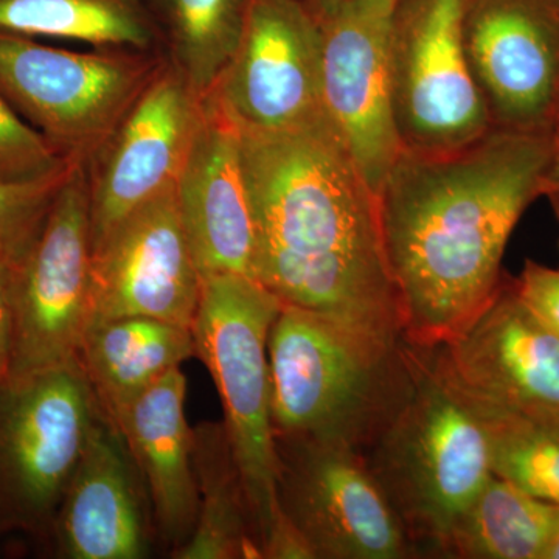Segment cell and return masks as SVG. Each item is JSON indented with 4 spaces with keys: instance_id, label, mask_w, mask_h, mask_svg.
<instances>
[{
    "instance_id": "cell-1",
    "label": "cell",
    "mask_w": 559,
    "mask_h": 559,
    "mask_svg": "<svg viewBox=\"0 0 559 559\" xmlns=\"http://www.w3.org/2000/svg\"><path fill=\"white\" fill-rule=\"evenodd\" d=\"M551 150L554 131L492 128L451 153L400 154L378 207L407 344H447L498 293L503 253L543 197Z\"/></svg>"
},
{
    "instance_id": "cell-2",
    "label": "cell",
    "mask_w": 559,
    "mask_h": 559,
    "mask_svg": "<svg viewBox=\"0 0 559 559\" xmlns=\"http://www.w3.org/2000/svg\"><path fill=\"white\" fill-rule=\"evenodd\" d=\"M237 127L257 226L253 280L282 305L403 341L377 193L325 117L282 131Z\"/></svg>"
},
{
    "instance_id": "cell-3",
    "label": "cell",
    "mask_w": 559,
    "mask_h": 559,
    "mask_svg": "<svg viewBox=\"0 0 559 559\" xmlns=\"http://www.w3.org/2000/svg\"><path fill=\"white\" fill-rule=\"evenodd\" d=\"M411 345L409 381L364 448L417 557H439L455 521L491 479L487 426L432 348Z\"/></svg>"
},
{
    "instance_id": "cell-4",
    "label": "cell",
    "mask_w": 559,
    "mask_h": 559,
    "mask_svg": "<svg viewBox=\"0 0 559 559\" xmlns=\"http://www.w3.org/2000/svg\"><path fill=\"white\" fill-rule=\"evenodd\" d=\"M275 439L362 451L409 381L411 345L282 305L267 341Z\"/></svg>"
},
{
    "instance_id": "cell-5",
    "label": "cell",
    "mask_w": 559,
    "mask_h": 559,
    "mask_svg": "<svg viewBox=\"0 0 559 559\" xmlns=\"http://www.w3.org/2000/svg\"><path fill=\"white\" fill-rule=\"evenodd\" d=\"M280 310L282 301L253 278L207 275L191 333L218 389L261 557L310 559L278 506L267 341Z\"/></svg>"
},
{
    "instance_id": "cell-6",
    "label": "cell",
    "mask_w": 559,
    "mask_h": 559,
    "mask_svg": "<svg viewBox=\"0 0 559 559\" xmlns=\"http://www.w3.org/2000/svg\"><path fill=\"white\" fill-rule=\"evenodd\" d=\"M164 62L154 51L69 50L0 32V95L60 156L87 165Z\"/></svg>"
},
{
    "instance_id": "cell-7",
    "label": "cell",
    "mask_w": 559,
    "mask_h": 559,
    "mask_svg": "<svg viewBox=\"0 0 559 559\" xmlns=\"http://www.w3.org/2000/svg\"><path fill=\"white\" fill-rule=\"evenodd\" d=\"M100 412L76 360L0 385V533L51 535Z\"/></svg>"
},
{
    "instance_id": "cell-8",
    "label": "cell",
    "mask_w": 559,
    "mask_h": 559,
    "mask_svg": "<svg viewBox=\"0 0 559 559\" xmlns=\"http://www.w3.org/2000/svg\"><path fill=\"white\" fill-rule=\"evenodd\" d=\"M466 3L396 2L390 28V80L393 119L403 150L451 153L495 128L466 57Z\"/></svg>"
},
{
    "instance_id": "cell-9",
    "label": "cell",
    "mask_w": 559,
    "mask_h": 559,
    "mask_svg": "<svg viewBox=\"0 0 559 559\" xmlns=\"http://www.w3.org/2000/svg\"><path fill=\"white\" fill-rule=\"evenodd\" d=\"M280 511L310 559H404L414 544L362 451L275 439Z\"/></svg>"
},
{
    "instance_id": "cell-10",
    "label": "cell",
    "mask_w": 559,
    "mask_h": 559,
    "mask_svg": "<svg viewBox=\"0 0 559 559\" xmlns=\"http://www.w3.org/2000/svg\"><path fill=\"white\" fill-rule=\"evenodd\" d=\"M91 267L90 182L86 165L73 164L38 234L14 261L9 381L75 362L90 319Z\"/></svg>"
},
{
    "instance_id": "cell-11",
    "label": "cell",
    "mask_w": 559,
    "mask_h": 559,
    "mask_svg": "<svg viewBox=\"0 0 559 559\" xmlns=\"http://www.w3.org/2000/svg\"><path fill=\"white\" fill-rule=\"evenodd\" d=\"M396 2L344 0L320 21L322 114L377 197L403 153L390 80V28Z\"/></svg>"
},
{
    "instance_id": "cell-12",
    "label": "cell",
    "mask_w": 559,
    "mask_h": 559,
    "mask_svg": "<svg viewBox=\"0 0 559 559\" xmlns=\"http://www.w3.org/2000/svg\"><path fill=\"white\" fill-rule=\"evenodd\" d=\"M322 28L304 0H248L237 51L209 95L235 123L282 131L320 119Z\"/></svg>"
},
{
    "instance_id": "cell-13",
    "label": "cell",
    "mask_w": 559,
    "mask_h": 559,
    "mask_svg": "<svg viewBox=\"0 0 559 559\" xmlns=\"http://www.w3.org/2000/svg\"><path fill=\"white\" fill-rule=\"evenodd\" d=\"M204 100L165 60L86 165L92 249L178 179Z\"/></svg>"
},
{
    "instance_id": "cell-14",
    "label": "cell",
    "mask_w": 559,
    "mask_h": 559,
    "mask_svg": "<svg viewBox=\"0 0 559 559\" xmlns=\"http://www.w3.org/2000/svg\"><path fill=\"white\" fill-rule=\"evenodd\" d=\"M463 39L495 128L554 131L559 0H468Z\"/></svg>"
},
{
    "instance_id": "cell-15",
    "label": "cell",
    "mask_w": 559,
    "mask_h": 559,
    "mask_svg": "<svg viewBox=\"0 0 559 559\" xmlns=\"http://www.w3.org/2000/svg\"><path fill=\"white\" fill-rule=\"evenodd\" d=\"M175 183L132 212L92 249L87 325L151 318L191 330L201 274L180 221Z\"/></svg>"
},
{
    "instance_id": "cell-16",
    "label": "cell",
    "mask_w": 559,
    "mask_h": 559,
    "mask_svg": "<svg viewBox=\"0 0 559 559\" xmlns=\"http://www.w3.org/2000/svg\"><path fill=\"white\" fill-rule=\"evenodd\" d=\"M473 403L500 411H559V336L502 278L487 307L454 340L432 348Z\"/></svg>"
},
{
    "instance_id": "cell-17",
    "label": "cell",
    "mask_w": 559,
    "mask_h": 559,
    "mask_svg": "<svg viewBox=\"0 0 559 559\" xmlns=\"http://www.w3.org/2000/svg\"><path fill=\"white\" fill-rule=\"evenodd\" d=\"M175 189L201 277L253 278L257 226L242 168L240 130L213 98H204Z\"/></svg>"
},
{
    "instance_id": "cell-18",
    "label": "cell",
    "mask_w": 559,
    "mask_h": 559,
    "mask_svg": "<svg viewBox=\"0 0 559 559\" xmlns=\"http://www.w3.org/2000/svg\"><path fill=\"white\" fill-rule=\"evenodd\" d=\"M153 533L142 476L120 429L100 412L51 530L58 557L146 558Z\"/></svg>"
},
{
    "instance_id": "cell-19",
    "label": "cell",
    "mask_w": 559,
    "mask_h": 559,
    "mask_svg": "<svg viewBox=\"0 0 559 559\" xmlns=\"http://www.w3.org/2000/svg\"><path fill=\"white\" fill-rule=\"evenodd\" d=\"M186 399L187 377L178 367L145 390L117 425L148 492L157 536L171 551L189 540L198 520Z\"/></svg>"
},
{
    "instance_id": "cell-20",
    "label": "cell",
    "mask_w": 559,
    "mask_h": 559,
    "mask_svg": "<svg viewBox=\"0 0 559 559\" xmlns=\"http://www.w3.org/2000/svg\"><path fill=\"white\" fill-rule=\"evenodd\" d=\"M191 356L190 329L159 319L117 318L86 326L76 362L98 407L117 426L145 390Z\"/></svg>"
},
{
    "instance_id": "cell-21",
    "label": "cell",
    "mask_w": 559,
    "mask_h": 559,
    "mask_svg": "<svg viewBox=\"0 0 559 559\" xmlns=\"http://www.w3.org/2000/svg\"><path fill=\"white\" fill-rule=\"evenodd\" d=\"M559 532V506L492 474L460 514L439 557L546 559Z\"/></svg>"
},
{
    "instance_id": "cell-22",
    "label": "cell",
    "mask_w": 559,
    "mask_h": 559,
    "mask_svg": "<svg viewBox=\"0 0 559 559\" xmlns=\"http://www.w3.org/2000/svg\"><path fill=\"white\" fill-rule=\"evenodd\" d=\"M198 520L175 559H253L261 557L240 471L223 423L193 428Z\"/></svg>"
},
{
    "instance_id": "cell-23",
    "label": "cell",
    "mask_w": 559,
    "mask_h": 559,
    "mask_svg": "<svg viewBox=\"0 0 559 559\" xmlns=\"http://www.w3.org/2000/svg\"><path fill=\"white\" fill-rule=\"evenodd\" d=\"M0 32L92 49L153 51L159 39L145 0H0Z\"/></svg>"
},
{
    "instance_id": "cell-24",
    "label": "cell",
    "mask_w": 559,
    "mask_h": 559,
    "mask_svg": "<svg viewBox=\"0 0 559 559\" xmlns=\"http://www.w3.org/2000/svg\"><path fill=\"white\" fill-rule=\"evenodd\" d=\"M170 64L198 97L207 98L227 69L245 28L248 0H145Z\"/></svg>"
},
{
    "instance_id": "cell-25",
    "label": "cell",
    "mask_w": 559,
    "mask_h": 559,
    "mask_svg": "<svg viewBox=\"0 0 559 559\" xmlns=\"http://www.w3.org/2000/svg\"><path fill=\"white\" fill-rule=\"evenodd\" d=\"M473 404L488 429L492 473L559 506V411H500Z\"/></svg>"
},
{
    "instance_id": "cell-26",
    "label": "cell",
    "mask_w": 559,
    "mask_h": 559,
    "mask_svg": "<svg viewBox=\"0 0 559 559\" xmlns=\"http://www.w3.org/2000/svg\"><path fill=\"white\" fill-rule=\"evenodd\" d=\"M73 164L31 180H0V257L20 259L38 234Z\"/></svg>"
},
{
    "instance_id": "cell-27",
    "label": "cell",
    "mask_w": 559,
    "mask_h": 559,
    "mask_svg": "<svg viewBox=\"0 0 559 559\" xmlns=\"http://www.w3.org/2000/svg\"><path fill=\"white\" fill-rule=\"evenodd\" d=\"M68 164L0 95V180L38 179Z\"/></svg>"
},
{
    "instance_id": "cell-28",
    "label": "cell",
    "mask_w": 559,
    "mask_h": 559,
    "mask_svg": "<svg viewBox=\"0 0 559 559\" xmlns=\"http://www.w3.org/2000/svg\"><path fill=\"white\" fill-rule=\"evenodd\" d=\"M514 288L528 310L559 336V270L527 260Z\"/></svg>"
},
{
    "instance_id": "cell-29",
    "label": "cell",
    "mask_w": 559,
    "mask_h": 559,
    "mask_svg": "<svg viewBox=\"0 0 559 559\" xmlns=\"http://www.w3.org/2000/svg\"><path fill=\"white\" fill-rule=\"evenodd\" d=\"M16 260L0 257V385L9 381L13 356V270Z\"/></svg>"
},
{
    "instance_id": "cell-30",
    "label": "cell",
    "mask_w": 559,
    "mask_h": 559,
    "mask_svg": "<svg viewBox=\"0 0 559 559\" xmlns=\"http://www.w3.org/2000/svg\"><path fill=\"white\" fill-rule=\"evenodd\" d=\"M550 189H559V121L554 128V150H551L549 170L544 178L543 194Z\"/></svg>"
},
{
    "instance_id": "cell-31",
    "label": "cell",
    "mask_w": 559,
    "mask_h": 559,
    "mask_svg": "<svg viewBox=\"0 0 559 559\" xmlns=\"http://www.w3.org/2000/svg\"><path fill=\"white\" fill-rule=\"evenodd\" d=\"M304 2L320 22L329 17L344 0H304Z\"/></svg>"
},
{
    "instance_id": "cell-32",
    "label": "cell",
    "mask_w": 559,
    "mask_h": 559,
    "mask_svg": "<svg viewBox=\"0 0 559 559\" xmlns=\"http://www.w3.org/2000/svg\"><path fill=\"white\" fill-rule=\"evenodd\" d=\"M543 197L549 198L551 209H554L555 215H557L559 221V189L546 190Z\"/></svg>"
},
{
    "instance_id": "cell-33",
    "label": "cell",
    "mask_w": 559,
    "mask_h": 559,
    "mask_svg": "<svg viewBox=\"0 0 559 559\" xmlns=\"http://www.w3.org/2000/svg\"><path fill=\"white\" fill-rule=\"evenodd\" d=\"M546 559H559V532L558 535L555 536V539L551 540L549 550H547Z\"/></svg>"
},
{
    "instance_id": "cell-34",
    "label": "cell",
    "mask_w": 559,
    "mask_h": 559,
    "mask_svg": "<svg viewBox=\"0 0 559 559\" xmlns=\"http://www.w3.org/2000/svg\"><path fill=\"white\" fill-rule=\"evenodd\" d=\"M558 121H559V117H558L557 123H558ZM557 123H555V124H557Z\"/></svg>"
}]
</instances>
